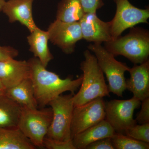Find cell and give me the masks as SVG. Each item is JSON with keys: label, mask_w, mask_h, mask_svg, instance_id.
<instances>
[{"label": "cell", "mask_w": 149, "mask_h": 149, "mask_svg": "<svg viewBox=\"0 0 149 149\" xmlns=\"http://www.w3.org/2000/svg\"><path fill=\"white\" fill-rule=\"evenodd\" d=\"M6 89L3 85L2 83L0 81V96L5 94Z\"/></svg>", "instance_id": "28"}, {"label": "cell", "mask_w": 149, "mask_h": 149, "mask_svg": "<svg viewBox=\"0 0 149 149\" xmlns=\"http://www.w3.org/2000/svg\"><path fill=\"white\" fill-rule=\"evenodd\" d=\"M125 135L138 141L149 143V123L136 124L126 131Z\"/></svg>", "instance_id": "22"}, {"label": "cell", "mask_w": 149, "mask_h": 149, "mask_svg": "<svg viewBox=\"0 0 149 149\" xmlns=\"http://www.w3.org/2000/svg\"><path fill=\"white\" fill-rule=\"evenodd\" d=\"M105 103L103 98H97L74 107L70 126L72 139L75 135L105 119Z\"/></svg>", "instance_id": "9"}, {"label": "cell", "mask_w": 149, "mask_h": 149, "mask_svg": "<svg viewBox=\"0 0 149 149\" xmlns=\"http://www.w3.org/2000/svg\"><path fill=\"white\" fill-rule=\"evenodd\" d=\"M7 0H0V11H1L2 9Z\"/></svg>", "instance_id": "29"}, {"label": "cell", "mask_w": 149, "mask_h": 149, "mask_svg": "<svg viewBox=\"0 0 149 149\" xmlns=\"http://www.w3.org/2000/svg\"><path fill=\"white\" fill-rule=\"evenodd\" d=\"M22 107L5 95L0 96V128H17Z\"/></svg>", "instance_id": "19"}, {"label": "cell", "mask_w": 149, "mask_h": 149, "mask_svg": "<svg viewBox=\"0 0 149 149\" xmlns=\"http://www.w3.org/2000/svg\"><path fill=\"white\" fill-rule=\"evenodd\" d=\"M18 127L0 128V149H35Z\"/></svg>", "instance_id": "18"}, {"label": "cell", "mask_w": 149, "mask_h": 149, "mask_svg": "<svg viewBox=\"0 0 149 149\" xmlns=\"http://www.w3.org/2000/svg\"><path fill=\"white\" fill-rule=\"evenodd\" d=\"M34 0H7L1 11L13 23L19 22L27 27L30 32L37 27L32 15V4Z\"/></svg>", "instance_id": "13"}, {"label": "cell", "mask_w": 149, "mask_h": 149, "mask_svg": "<svg viewBox=\"0 0 149 149\" xmlns=\"http://www.w3.org/2000/svg\"><path fill=\"white\" fill-rule=\"evenodd\" d=\"M80 1L85 13H96L104 5L102 0H80Z\"/></svg>", "instance_id": "25"}, {"label": "cell", "mask_w": 149, "mask_h": 149, "mask_svg": "<svg viewBox=\"0 0 149 149\" xmlns=\"http://www.w3.org/2000/svg\"><path fill=\"white\" fill-rule=\"evenodd\" d=\"M105 119L74 136L72 143L76 149H85L89 144L100 139L111 138L115 133Z\"/></svg>", "instance_id": "15"}, {"label": "cell", "mask_w": 149, "mask_h": 149, "mask_svg": "<svg viewBox=\"0 0 149 149\" xmlns=\"http://www.w3.org/2000/svg\"><path fill=\"white\" fill-rule=\"evenodd\" d=\"M85 149H114L111 138L100 139L88 145Z\"/></svg>", "instance_id": "26"}, {"label": "cell", "mask_w": 149, "mask_h": 149, "mask_svg": "<svg viewBox=\"0 0 149 149\" xmlns=\"http://www.w3.org/2000/svg\"><path fill=\"white\" fill-rule=\"evenodd\" d=\"M31 68L28 61L14 58L0 61V81L6 90L30 78Z\"/></svg>", "instance_id": "12"}, {"label": "cell", "mask_w": 149, "mask_h": 149, "mask_svg": "<svg viewBox=\"0 0 149 149\" xmlns=\"http://www.w3.org/2000/svg\"><path fill=\"white\" fill-rule=\"evenodd\" d=\"M104 43V48L114 56H123L134 64H140L149 59L148 30L132 27L124 36Z\"/></svg>", "instance_id": "3"}, {"label": "cell", "mask_w": 149, "mask_h": 149, "mask_svg": "<svg viewBox=\"0 0 149 149\" xmlns=\"http://www.w3.org/2000/svg\"><path fill=\"white\" fill-rule=\"evenodd\" d=\"M83 39L101 44L111 41L110 22L102 20L96 13H85L79 21Z\"/></svg>", "instance_id": "11"}, {"label": "cell", "mask_w": 149, "mask_h": 149, "mask_svg": "<svg viewBox=\"0 0 149 149\" xmlns=\"http://www.w3.org/2000/svg\"><path fill=\"white\" fill-rule=\"evenodd\" d=\"M141 105V102L134 97L129 100H113L105 102V119L115 133L125 135L129 128L137 124L133 113Z\"/></svg>", "instance_id": "7"}, {"label": "cell", "mask_w": 149, "mask_h": 149, "mask_svg": "<svg viewBox=\"0 0 149 149\" xmlns=\"http://www.w3.org/2000/svg\"><path fill=\"white\" fill-rule=\"evenodd\" d=\"M84 56L85 59L80 66L83 72V80L79 91L73 95L74 107L84 104L97 98L110 96L103 72L95 56L88 49L84 52Z\"/></svg>", "instance_id": "2"}, {"label": "cell", "mask_w": 149, "mask_h": 149, "mask_svg": "<svg viewBox=\"0 0 149 149\" xmlns=\"http://www.w3.org/2000/svg\"><path fill=\"white\" fill-rule=\"evenodd\" d=\"M114 149H149V143L133 139L127 135L116 133L111 138Z\"/></svg>", "instance_id": "21"}, {"label": "cell", "mask_w": 149, "mask_h": 149, "mask_svg": "<svg viewBox=\"0 0 149 149\" xmlns=\"http://www.w3.org/2000/svg\"><path fill=\"white\" fill-rule=\"evenodd\" d=\"M141 108L135 120L139 124L149 123V97L141 102Z\"/></svg>", "instance_id": "24"}, {"label": "cell", "mask_w": 149, "mask_h": 149, "mask_svg": "<svg viewBox=\"0 0 149 149\" xmlns=\"http://www.w3.org/2000/svg\"><path fill=\"white\" fill-rule=\"evenodd\" d=\"M130 77L126 80V89L141 102L149 97V60L130 68Z\"/></svg>", "instance_id": "14"}, {"label": "cell", "mask_w": 149, "mask_h": 149, "mask_svg": "<svg viewBox=\"0 0 149 149\" xmlns=\"http://www.w3.org/2000/svg\"><path fill=\"white\" fill-rule=\"evenodd\" d=\"M18 54V51L12 47L0 45V61L14 58Z\"/></svg>", "instance_id": "27"}, {"label": "cell", "mask_w": 149, "mask_h": 149, "mask_svg": "<svg viewBox=\"0 0 149 149\" xmlns=\"http://www.w3.org/2000/svg\"><path fill=\"white\" fill-rule=\"evenodd\" d=\"M85 13L80 0H61L58 6L56 19L65 22H78Z\"/></svg>", "instance_id": "20"}, {"label": "cell", "mask_w": 149, "mask_h": 149, "mask_svg": "<svg viewBox=\"0 0 149 149\" xmlns=\"http://www.w3.org/2000/svg\"><path fill=\"white\" fill-rule=\"evenodd\" d=\"M29 46V51L34 54L44 66L47 68L48 64L54 58L49 47V35L47 31L42 30L37 27L27 37Z\"/></svg>", "instance_id": "16"}, {"label": "cell", "mask_w": 149, "mask_h": 149, "mask_svg": "<svg viewBox=\"0 0 149 149\" xmlns=\"http://www.w3.org/2000/svg\"><path fill=\"white\" fill-rule=\"evenodd\" d=\"M5 95L22 107L32 109L38 107L30 78L25 79L17 85L6 89Z\"/></svg>", "instance_id": "17"}, {"label": "cell", "mask_w": 149, "mask_h": 149, "mask_svg": "<svg viewBox=\"0 0 149 149\" xmlns=\"http://www.w3.org/2000/svg\"><path fill=\"white\" fill-rule=\"evenodd\" d=\"M74 94L61 95L49 104L53 112L52 119L46 137L55 140H72L70 126L74 106Z\"/></svg>", "instance_id": "6"}, {"label": "cell", "mask_w": 149, "mask_h": 149, "mask_svg": "<svg viewBox=\"0 0 149 149\" xmlns=\"http://www.w3.org/2000/svg\"><path fill=\"white\" fill-rule=\"evenodd\" d=\"M51 107L41 109L22 107L17 127L36 148H44L43 142L52 119Z\"/></svg>", "instance_id": "5"}, {"label": "cell", "mask_w": 149, "mask_h": 149, "mask_svg": "<svg viewBox=\"0 0 149 149\" xmlns=\"http://www.w3.org/2000/svg\"><path fill=\"white\" fill-rule=\"evenodd\" d=\"M88 49L94 54L99 66L105 74L110 93L122 97L126 90L125 73L129 71L130 68L125 63L116 60L115 56L101 44H91L88 46Z\"/></svg>", "instance_id": "4"}, {"label": "cell", "mask_w": 149, "mask_h": 149, "mask_svg": "<svg viewBox=\"0 0 149 149\" xmlns=\"http://www.w3.org/2000/svg\"><path fill=\"white\" fill-rule=\"evenodd\" d=\"M28 61L31 68L30 78L35 98L41 107L48 105L65 92L69 91L74 94L81 85L83 74L74 80L71 77L61 79L57 74L46 69L37 58L34 57Z\"/></svg>", "instance_id": "1"}, {"label": "cell", "mask_w": 149, "mask_h": 149, "mask_svg": "<svg viewBox=\"0 0 149 149\" xmlns=\"http://www.w3.org/2000/svg\"><path fill=\"white\" fill-rule=\"evenodd\" d=\"M47 31L49 40L66 54L74 52L76 43L83 39L79 22H65L56 19Z\"/></svg>", "instance_id": "10"}, {"label": "cell", "mask_w": 149, "mask_h": 149, "mask_svg": "<svg viewBox=\"0 0 149 149\" xmlns=\"http://www.w3.org/2000/svg\"><path fill=\"white\" fill-rule=\"evenodd\" d=\"M116 12L110 22L112 40L121 36L126 29L139 23H148L149 8L140 9L133 6L128 0H114Z\"/></svg>", "instance_id": "8"}, {"label": "cell", "mask_w": 149, "mask_h": 149, "mask_svg": "<svg viewBox=\"0 0 149 149\" xmlns=\"http://www.w3.org/2000/svg\"><path fill=\"white\" fill-rule=\"evenodd\" d=\"M44 147L48 149H76L72 140L61 141L45 137L43 142Z\"/></svg>", "instance_id": "23"}]
</instances>
